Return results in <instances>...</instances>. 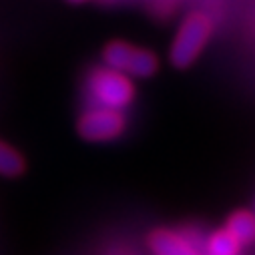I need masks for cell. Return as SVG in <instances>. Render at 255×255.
I'll return each mask as SVG.
<instances>
[{"mask_svg":"<svg viewBox=\"0 0 255 255\" xmlns=\"http://www.w3.org/2000/svg\"><path fill=\"white\" fill-rule=\"evenodd\" d=\"M69 2H73V4H81V2H87V0H69Z\"/></svg>","mask_w":255,"mask_h":255,"instance_id":"cell-9","label":"cell"},{"mask_svg":"<svg viewBox=\"0 0 255 255\" xmlns=\"http://www.w3.org/2000/svg\"><path fill=\"white\" fill-rule=\"evenodd\" d=\"M149 245L155 255H199V251L183 235L169 231V229L153 231L149 235Z\"/></svg>","mask_w":255,"mask_h":255,"instance_id":"cell-5","label":"cell"},{"mask_svg":"<svg viewBox=\"0 0 255 255\" xmlns=\"http://www.w3.org/2000/svg\"><path fill=\"white\" fill-rule=\"evenodd\" d=\"M91 93H93L99 107L123 109V107L133 103L135 85H133L131 77L105 67V69H99L93 73Z\"/></svg>","mask_w":255,"mask_h":255,"instance_id":"cell-3","label":"cell"},{"mask_svg":"<svg viewBox=\"0 0 255 255\" xmlns=\"http://www.w3.org/2000/svg\"><path fill=\"white\" fill-rule=\"evenodd\" d=\"M225 229L237 239L239 245L255 243V215L249 211H237L227 219Z\"/></svg>","mask_w":255,"mask_h":255,"instance_id":"cell-6","label":"cell"},{"mask_svg":"<svg viewBox=\"0 0 255 255\" xmlns=\"http://www.w3.org/2000/svg\"><path fill=\"white\" fill-rule=\"evenodd\" d=\"M241 245L237 243V239L227 231H215L209 239H207V253L209 255H239Z\"/></svg>","mask_w":255,"mask_h":255,"instance_id":"cell-7","label":"cell"},{"mask_svg":"<svg viewBox=\"0 0 255 255\" xmlns=\"http://www.w3.org/2000/svg\"><path fill=\"white\" fill-rule=\"evenodd\" d=\"M125 115L121 109H111V107H95L89 109L81 115L77 123V131L85 141L91 143H105L113 141L123 135L125 131Z\"/></svg>","mask_w":255,"mask_h":255,"instance_id":"cell-4","label":"cell"},{"mask_svg":"<svg viewBox=\"0 0 255 255\" xmlns=\"http://www.w3.org/2000/svg\"><path fill=\"white\" fill-rule=\"evenodd\" d=\"M103 60L109 69L131 79H149L159 69V58L151 50L125 40H111L103 48Z\"/></svg>","mask_w":255,"mask_h":255,"instance_id":"cell-2","label":"cell"},{"mask_svg":"<svg viewBox=\"0 0 255 255\" xmlns=\"http://www.w3.org/2000/svg\"><path fill=\"white\" fill-rule=\"evenodd\" d=\"M213 32L211 18L201 12H189L181 26L177 28V34L171 44V62L177 69H187L197 60V56L207 46Z\"/></svg>","mask_w":255,"mask_h":255,"instance_id":"cell-1","label":"cell"},{"mask_svg":"<svg viewBox=\"0 0 255 255\" xmlns=\"http://www.w3.org/2000/svg\"><path fill=\"white\" fill-rule=\"evenodd\" d=\"M24 171V161L8 143L0 141V175L4 177H16Z\"/></svg>","mask_w":255,"mask_h":255,"instance_id":"cell-8","label":"cell"}]
</instances>
